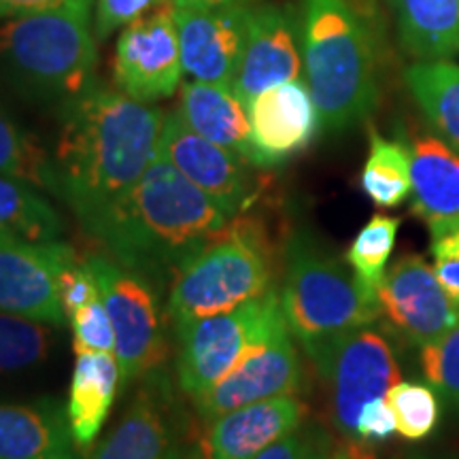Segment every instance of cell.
I'll return each mask as SVG.
<instances>
[{
  "label": "cell",
  "mask_w": 459,
  "mask_h": 459,
  "mask_svg": "<svg viewBox=\"0 0 459 459\" xmlns=\"http://www.w3.org/2000/svg\"><path fill=\"white\" fill-rule=\"evenodd\" d=\"M429 234H432L429 254L434 260L436 279L445 287L446 294L459 302V220L432 228Z\"/></svg>",
  "instance_id": "34"
},
{
  "label": "cell",
  "mask_w": 459,
  "mask_h": 459,
  "mask_svg": "<svg viewBox=\"0 0 459 459\" xmlns=\"http://www.w3.org/2000/svg\"><path fill=\"white\" fill-rule=\"evenodd\" d=\"M307 404L298 395L254 402L206 423L211 459H254L302 426Z\"/></svg>",
  "instance_id": "19"
},
{
  "label": "cell",
  "mask_w": 459,
  "mask_h": 459,
  "mask_svg": "<svg viewBox=\"0 0 459 459\" xmlns=\"http://www.w3.org/2000/svg\"><path fill=\"white\" fill-rule=\"evenodd\" d=\"M249 122L257 164L268 169L311 145L321 117L307 82L296 79L262 91L249 105Z\"/></svg>",
  "instance_id": "18"
},
{
  "label": "cell",
  "mask_w": 459,
  "mask_h": 459,
  "mask_svg": "<svg viewBox=\"0 0 459 459\" xmlns=\"http://www.w3.org/2000/svg\"><path fill=\"white\" fill-rule=\"evenodd\" d=\"M385 330L411 347L438 341L459 321V302L446 294L434 268L417 254L395 260L377 291Z\"/></svg>",
  "instance_id": "12"
},
{
  "label": "cell",
  "mask_w": 459,
  "mask_h": 459,
  "mask_svg": "<svg viewBox=\"0 0 459 459\" xmlns=\"http://www.w3.org/2000/svg\"><path fill=\"white\" fill-rule=\"evenodd\" d=\"M113 73L117 88L134 100L156 102L175 94L183 77L175 4L166 3L122 28Z\"/></svg>",
  "instance_id": "13"
},
{
  "label": "cell",
  "mask_w": 459,
  "mask_h": 459,
  "mask_svg": "<svg viewBox=\"0 0 459 459\" xmlns=\"http://www.w3.org/2000/svg\"><path fill=\"white\" fill-rule=\"evenodd\" d=\"M230 217L162 156L82 226L108 257L160 291L226 230Z\"/></svg>",
  "instance_id": "2"
},
{
  "label": "cell",
  "mask_w": 459,
  "mask_h": 459,
  "mask_svg": "<svg viewBox=\"0 0 459 459\" xmlns=\"http://www.w3.org/2000/svg\"><path fill=\"white\" fill-rule=\"evenodd\" d=\"M187 415L164 372L141 381L128 409L102 440L94 459H166L187 432Z\"/></svg>",
  "instance_id": "15"
},
{
  "label": "cell",
  "mask_w": 459,
  "mask_h": 459,
  "mask_svg": "<svg viewBox=\"0 0 459 459\" xmlns=\"http://www.w3.org/2000/svg\"><path fill=\"white\" fill-rule=\"evenodd\" d=\"M0 230L48 243L66 232L65 217L45 198L43 189L15 177L0 175Z\"/></svg>",
  "instance_id": "27"
},
{
  "label": "cell",
  "mask_w": 459,
  "mask_h": 459,
  "mask_svg": "<svg viewBox=\"0 0 459 459\" xmlns=\"http://www.w3.org/2000/svg\"><path fill=\"white\" fill-rule=\"evenodd\" d=\"M175 7H226V4H249L251 0H170Z\"/></svg>",
  "instance_id": "42"
},
{
  "label": "cell",
  "mask_w": 459,
  "mask_h": 459,
  "mask_svg": "<svg viewBox=\"0 0 459 459\" xmlns=\"http://www.w3.org/2000/svg\"><path fill=\"white\" fill-rule=\"evenodd\" d=\"M94 0H0V20L41 11H77L88 13Z\"/></svg>",
  "instance_id": "39"
},
{
  "label": "cell",
  "mask_w": 459,
  "mask_h": 459,
  "mask_svg": "<svg viewBox=\"0 0 459 459\" xmlns=\"http://www.w3.org/2000/svg\"><path fill=\"white\" fill-rule=\"evenodd\" d=\"M419 364L429 385L459 406V321L438 341L421 347Z\"/></svg>",
  "instance_id": "32"
},
{
  "label": "cell",
  "mask_w": 459,
  "mask_h": 459,
  "mask_svg": "<svg viewBox=\"0 0 459 459\" xmlns=\"http://www.w3.org/2000/svg\"><path fill=\"white\" fill-rule=\"evenodd\" d=\"M332 451V440L324 429L300 426L254 459H328Z\"/></svg>",
  "instance_id": "35"
},
{
  "label": "cell",
  "mask_w": 459,
  "mask_h": 459,
  "mask_svg": "<svg viewBox=\"0 0 459 459\" xmlns=\"http://www.w3.org/2000/svg\"><path fill=\"white\" fill-rule=\"evenodd\" d=\"M100 287L83 257H74L60 273V302L66 319L82 311L90 302L99 300Z\"/></svg>",
  "instance_id": "36"
},
{
  "label": "cell",
  "mask_w": 459,
  "mask_h": 459,
  "mask_svg": "<svg viewBox=\"0 0 459 459\" xmlns=\"http://www.w3.org/2000/svg\"><path fill=\"white\" fill-rule=\"evenodd\" d=\"M160 156L220 204L230 220L247 213L260 192V179L254 175L257 166L200 136L189 128L179 111L164 113Z\"/></svg>",
  "instance_id": "11"
},
{
  "label": "cell",
  "mask_w": 459,
  "mask_h": 459,
  "mask_svg": "<svg viewBox=\"0 0 459 459\" xmlns=\"http://www.w3.org/2000/svg\"><path fill=\"white\" fill-rule=\"evenodd\" d=\"M400 43L417 60H446L459 51V0H392Z\"/></svg>",
  "instance_id": "24"
},
{
  "label": "cell",
  "mask_w": 459,
  "mask_h": 459,
  "mask_svg": "<svg viewBox=\"0 0 459 459\" xmlns=\"http://www.w3.org/2000/svg\"><path fill=\"white\" fill-rule=\"evenodd\" d=\"M302 65L324 128H353L375 111V48L347 0H304Z\"/></svg>",
  "instance_id": "3"
},
{
  "label": "cell",
  "mask_w": 459,
  "mask_h": 459,
  "mask_svg": "<svg viewBox=\"0 0 459 459\" xmlns=\"http://www.w3.org/2000/svg\"><path fill=\"white\" fill-rule=\"evenodd\" d=\"M302 71L296 26L290 13L273 4L251 9L243 56L232 83L238 99L249 107L262 91L300 79Z\"/></svg>",
  "instance_id": "17"
},
{
  "label": "cell",
  "mask_w": 459,
  "mask_h": 459,
  "mask_svg": "<svg viewBox=\"0 0 459 459\" xmlns=\"http://www.w3.org/2000/svg\"><path fill=\"white\" fill-rule=\"evenodd\" d=\"M166 459H211L204 445V434L194 436L192 429H187V432L172 445V449L169 451Z\"/></svg>",
  "instance_id": "40"
},
{
  "label": "cell",
  "mask_w": 459,
  "mask_h": 459,
  "mask_svg": "<svg viewBox=\"0 0 459 459\" xmlns=\"http://www.w3.org/2000/svg\"><path fill=\"white\" fill-rule=\"evenodd\" d=\"M304 385L300 353L290 328L238 361L221 381L192 398L194 411L204 423L254 402L298 395Z\"/></svg>",
  "instance_id": "14"
},
{
  "label": "cell",
  "mask_w": 459,
  "mask_h": 459,
  "mask_svg": "<svg viewBox=\"0 0 459 459\" xmlns=\"http://www.w3.org/2000/svg\"><path fill=\"white\" fill-rule=\"evenodd\" d=\"M400 220L389 215H375L366 221L347 249L344 262L366 290L377 296L387 273V262L394 254Z\"/></svg>",
  "instance_id": "30"
},
{
  "label": "cell",
  "mask_w": 459,
  "mask_h": 459,
  "mask_svg": "<svg viewBox=\"0 0 459 459\" xmlns=\"http://www.w3.org/2000/svg\"><path fill=\"white\" fill-rule=\"evenodd\" d=\"M0 175L15 177L57 196V177L51 153L22 128L0 105Z\"/></svg>",
  "instance_id": "29"
},
{
  "label": "cell",
  "mask_w": 459,
  "mask_h": 459,
  "mask_svg": "<svg viewBox=\"0 0 459 459\" xmlns=\"http://www.w3.org/2000/svg\"><path fill=\"white\" fill-rule=\"evenodd\" d=\"M122 385L115 353H77L68 389L66 415L79 449H88L105 426Z\"/></svg>",
  "instance_id": "23"
},
{
  "label": "cell",
  "mask_w": 459,
  "mask_h": 459,
  "mask_svg": "<svg viewBox=\"0 0 459 459\" xmlns=\"http://www.w3.org/2000/svg\"><path fill=\"white\" fill-rule=\"evenodd\" d=\"M404 79L428 122L459 153V66L449 60H417Z\"/></svg>",
  "instance_id": "26"
},
{
  "label": "cell",
  "mask_w": 459,
  "mask_h": 459,
  "mask_svg": "<svg viewBox=\"0 0 459 459\" xmlns=\"http://www.w3.org/2000/svg\"><path fill=\"white\" fill-rule=\"evenodd\" d=\"M279 296L287 328L311 359L349 332L381 319L377 296L347 262L330 255L308 234H296L287 245Z\"/></svg>",
  "instance_id": "5"
},
{
  "label": "cell",
  "mask_w": 459,
  "mask_h": 459,
  "mask_svg": "<svg viewBox=\"0 0 459 459\" xmlns=\"http://www.w3.org/2000/svg\"><path fill=\"white\" fill-rule=\"evenodd\" d=\"M249 4L226 7H175L183 73L194 82L232 88L247 30Z\"/></svg>",
  "instance_id": "16"
},
{
  "label": "cell",
  "mask_w": 459,
  "mask_h": 459,
  "mask_svg": "<svg viewBox=\"0 0 459 459\" xmlns=\"http://www.w3.org/2000/svg\"><path fill=\"white\" fill-rule=\"evenodd\" d=\"M83 260L99 281L100 298L111 317L122 387L162 372L169 358V315L160 304L158 287L107 254H88Z\"/></svg>",
  "instance_id": "8"
},
{
  "label": "cell",
  "mask_w": 459,
  "mask_h": 459,
  "mask_svg": "<svg viewBox=\"0 0 459 459\" xmlns=\"http://www.w3.org/2000/svg\"><path fill=\"white\" fill-rule=\"evenodd\" d=\"M90 15L41 11L0 20V82L32 105H66L94 83Z\"/></svg>",
  "instance_id": "4"
},
{
  "label": "cell",
  "mask_w": 459,
  "mask_h": 459,
  "mask_svg": "<svg viewBox=\"0 0 459 459\" xmlns=\"http://www.w3.org/2000/svg\"><path fill=\"white\" fill-rule=\"evenodd\" d=\"M77 251L65 240L37 243L0 230V313L65 324L60 273Z\"/></svg>",
  "instance_id": "10"
},
{
  "label": "cell",
  "mask_w": 459,
  "mask_h": 459,
  "mask_svg": "<svg viewBox=\"0 0 459 459\" xmlns=\"http://www.w3.org/2000/svg\"><path fill=\"white\" fill-rule=\"evenodd\" d=\"M164 113L122 90L91 83L60 107L51 160L57 198L88 221L141 179L160 156Z\"/></svg>",
  "instance_id": "1"
},
{
  "label": "cell",
  "mask_w": 459,
  "mask_h": 459,
  "mask_svg": "<svg viewBox=\"0 0 459 459\" xmlns=\"http://www.w3.org/2000/svg\"><path fill=\"white\" fill-rule=\"evenodd\" d=\"M359 186L378 209H395L411 196V147L400 141H389L370 128V149Z\"/></svg>",
  "instance_id": "28"
},
{
  "label": "cell",
  "mask_w": 459,
  "mask_h": 459,
  "mask_svg": "<svg viewBox=\"0 0 459 459\" xmlns=\"http://www.w3.org/2000/svg\"><path fill=\"white\" fill-rule=\"evenodd\" d=\"M287 328L277 290L175 330L177 385L189 400L221 381L238 361Z\"/></svg>",
  "instance_id": "7"
},
{
  "label": "cell",
  "mask_w": 459,
  "mask_h": 459,
  "mask_svg": "<svg viewBox=\"0 0 459 459\" xmlns=\"http://www.w3.org/2000/svg\"><path fill=\"white\" fill-rule=\"evenodd\" d=\"M398 432L395 415L387 398H377L364 406L358 417V440L361 443H383Z\"/></svg>",
  "instance_id": "38"
},
{
  "label": "cell",
  "mask_w": 459,
  "mask_h": 459,
  "mask_svg": "<svg viewBox=\"0 0 459 459\" xmlns=\"http://www.w3.org/2000/svg\"><path fill=\"white\" fill-rule=\"evenodd\" d=\"M60 325L0 313V383L43 377L56 358Z\"/></svg>",
  "instance_id": "25"
},
{
  "label": "cell",
  "mask_w": 459,
  "mask_h": 459,
  "mask_svg": "<svg viewBox=\"0 0 459 459\" xmlns=\"http://www.w3.org/2000/svg\"><path fill=\"white\" fill-rule=\"evenodd\" d=\"M402 438L423 440L440 421L438 395L426 383L398 381L385 395Z\"/></svg>",
  "instance_id": "31"
},
{
  "label": "cell",
  "mask_w": 459,
  "mask_h": 459,
  "mask_svg": "<svg viewBox=\"0 0 459 459\" xmlns=\"http://www.w3.org/2000/svg\"><path fill=\"white\" fill-rule=\"evenodd\" d=\"M313 361L328 385L336 429L347 440H358L361 409L372 400L385 398L400 381L392 342L370 324L338 338Z\"/></svg>",
  "instance_id": "9"
},
{
  "label": "cell",
  "mask_w": 459,
  "mask_h": 459,
  "mask_svg": "<svg viewBox=\"0 0 459 459\" xmlns=\"http://www.w3.org/2000/svg\"><path fill=\"white\" fill-rule=\"evenodd\" d=\"M271 290V245L257 220L240 213L181 268L169 287L166 315L175 332L196 319L232 311Z\"/></svg>",
  "instance_id": "6"
},
{
  "label": "cell",
  "mask_w": 459,
  "mask_h": 459,
  "mask_svg": "<svg viewBox=\"0 0 459 459\" xmlns=\"http://www.w3.org/2000/svg\"><path fill=\"white\" fill-rule=\"evenodd\" d=\"M77 353H115V330L102 298L68 317Z\"/></svg>",
  "instance_id": "33"
},
{
  "label": "cell",
  "mask_w": 459,
  "mask_h": 459,
  "mask_svg": "<svg viewBox=\"0 0 459 459\" xmlns=\"http://www.w3.org/2000/svg\"><path fill=\"white\" fill-rule=\"evenodd\" d=\"M0 459H77L66 404L54 395L0 402Z\"/></svg>",
  "instance_id": "20"
},
{
  "label": "cell",
  "mask_w": 459,
  "mask_h": 459,
  "mask_svg": "<svg viewBox=\"0 0 459 459\" xmlns=\"http://www.w3.org/2000/svg\"><path fill=\"white\" fill-rule=\"evenodd\" d=\"M166 3H170V0H96V37L108 39L115 30L153 13Z\"/></svg>",
  "instance_id": "37"
},
{
  "label": "cell",
  "mask_w": 459,
  "mask_h": 459,
  "mask_svg": "<svg viewBox=\"0 0 459 459\" xmlns=\"http://www.w3.org/2000/svg\"><path fill=\"white\" fill-rule=\"evenodd\" d=\"M177 111L200 136L230 149L260 169L251 141L249 107L232 88L204 82L183 83Z\"/></svg>",
  "instance_id": "21"
},
{
  "label": "cell",
  "mask_w": 459,
  "mask_h": 459,
  "mask_svg": "<svg viewBox=\"0 0 459 459\" xmlns=\"http://www.w3.org/2000/svg\"><path fill=\"white\" fill-rule=\"evenodd\" d=\"M328 459H375V453L368 446V443L361 440H347V445L338 446L330 453Z\"/></svg>",
  "instance_id": "41"
},
{
  "label": "cell",
  "mask_w": 459,
  "mask_h": 459,
  "mask_svg": "<svg viewBox=\"0 0 459 459\" xmlns=\"http://www.w3.org/2000/svg\"><path fill=\"white\" fill-rule=\"evenodd\" d=\"M412 213L428 228L459 220V153L436 136L423 134L411 147Z\"/></svg>",
  "instance_id": "22"
}]
</instances>
